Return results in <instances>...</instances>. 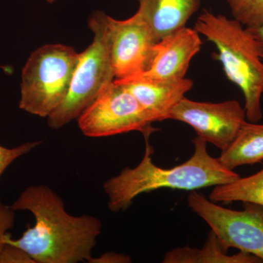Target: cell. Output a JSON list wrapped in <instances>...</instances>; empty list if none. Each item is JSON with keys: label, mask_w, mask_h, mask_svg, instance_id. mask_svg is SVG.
I'll list each match as a JSON object with an SVG mask.
<instances>
[{"label": "cell", "mask_w": 263, "mask_h": 263, "mask_svg": "<svg viewBox=\"0 0 263 263\" xmlns=\"http://www.w3.org/2000/svg\"><path fill=\"white\" fill-rule=\"evenodd\" d=\"M201 45L196 29L186 27L178 29L157 42L149 68L136 77L156 81L183 79Z\"/></svg>", "instance_id": "30bf717a"}, {"label": "cell", "mask_w": 263, "mask_h": 263, "mask_svg": "<svg viewBox=\"0 0 263 263\" xmlns=\"http://www.w3.org/2000/svg\"><path fill=\"white\" fill-rule=\"evenodd\" d=\"M133 262L129 255L117 252H106L100 257H91L88 261L89 263H130Z\"/></svg>", "instance_id": "ffe728a7"}, {"label": "cell", "mask_w": 263, "mask_h": 263, "mask_svg": "<svg viewBox=\"0 0 263 263\" xmlns=\"http://www.w3.org/2000/svg\"><path fill=\"white\" fill-rule=\"evenodd\" d=\"M55 1H56V0H46V2H48V3H54Z\"/></svg>", "instance_id": "7402d4cb"}, {"label": "cell", "mask_w": 263, "mask_h": 263, "mask_svg": "<svg viewBox=\"0 0 263 263\" xmlns=\"http://www.w3.org/2000/svg\"><path fill=\"white\" fill-rule=\"evenodd\" d=\"M79 56L62 44L46 45L32 52L22 70L19 108L49 117L68 92Z\"/></svg>", "instance_id": "5b68a950"}, {"label": "cell", "mask_w": 263, "mask_h": 263, "mask_svg": "<svg viewBox=\"0 0 263 263\" xmlns=\"http://www.w3.org/2000/svg\"><path fill=\"white\" fill-rule=\"evenodd\" d=\"M138 12L157 41L183 28L198 10L200 0H138Z\"/></svg>", "instance_id": "7c38bea8"}, {"label": "cell", "mask_w": 263, "mask_h": 263, "mask_svg": "<svg viewBox=\"0 0 263 263\" xmlns=\"http://www.w3.org/2000/svg\"><path fill=\"white\" fill-rule=\"evenodd\" d=\"M15 211L11 206L4 205L0 202V254L5 245V238L8 234V230L14 226Z\"/></svg>", "instance_id": "ac0fdd59"}, {"label": "cell", "mask_w": 263, "mask_h": 263, "mask_svg": "<svg viewBox=\"0 0 263 263\" xmlns=\"http://www.w3.org/2000/svg\"><path fill=\"white\" fill-rule=\"evenodd\" d=\"M169 119L186 123L207 143L224 150L247 122L245 108L232 100L221 103L197 102L183 98Z\"/></svg>", "instance_id": "ba28073f"}, {"label": "cell", "mask_w": 263, "mask_h": 263, "mask_svg": "<svg viewBox=\"0 0 263 263\" xmlns=\"http://www.w3.org/2000/svg\"><path fill=\"white\" fill-rule=\"evenodd\" d=\"M154 118L123 85L114 81L107 85L94 101L78 118L84 136L102 138L132 131L149 138Z\"/></svg>", "instance_id": "8992f818"}, {"label": "cell", "mask_w": 263, "mask_h": 263, "mask_svg": "<svg viewBox=\"0 0 263 263\" xmlns=\"http://www.w3.org/2000/svg\"><path fill=\"white\" fill-rule=\"evenodd\" d=\"M249 32L252 33L254 37L259 41L263 48V26L256 27V28H247Z\"/></svg>", "instance_id": "44dd1931"}, {"label": "cell", "mask_w": 263, "mask_h": 263, "mask_svg": "<svg viewBox=\"0 0 263 263\" xmlns=\"http://www.w3.org/2000/svg\"><path fill=\"white\" fill-rule=\"evenodd\" d=\"M187 202L192 211L209 224L224 249H237L263 260L262 205L243 202V210H232L196 190L190 193Z\"/></svg>", "instance_id": "52a82bcc"}, {"label": "cell", "mask_w": 263, "mask_h": 263, "mask_svg": "<svg viewBox=\"0 0 263 263\" xmlns=\"http://www.w3.org/2000/svg\"><path fill=\"white\" fill-rule=\"evenodd\" d=\"M211 230L202 248L185 247L169 251L164 255V263H262L263 260L253 254L240 252L229 255Z\"/></svg>", "instance_id": "5bb4252c"}, {"label": "cell", "mask_w": 263, "mask_h": 263, "mask_svg": "<svg viewBox=\"0 0 263 263\" xmlns=\"http://www.w3.org/2000/svg\"><path fill=\"white\" fill-rule=\"evenodd\" d=\"M144 138L146 148L141 162L133 168L125 167L103 183L108 209L112 212L127 210L138 195L159 189L194 191L226 184L240 178L234 171L226 168L219 159L209 155L208 143L200 137L193 139V156L183 164L168 169L154 163L149 138Z\"/></svg>", "instance_id": "7a4b0ae2"}, {"label": "cell", "mask_w": 263, "mask_h": 263, "mask_svg": "<svg viewBox=\"0 0 263 263\" xmlns=\"http://www.w3.org/2000/svg\"><path fill=\"white\" fill-rule=\"evenodd\" d=\"M41 143L42 141H41L27 142L12 148H6L0 145V177L7 167L16 159L27 155L31 151L37 148Z\"/></svg>", "instance_id": "e0dca14e"}, {"label": "cell", "mask_w": 263, "mask_h": 263, "mask_svg": "<svg viewBox=\"0 0 263 263\" xmlns=\"http://www.w3.org/2000/svg\"><path fill=\"white\" fill-rule=\"evenodd\" d=\"M115 80H126L149 68L158 41L149 26L136 12L126 20L107 17Z\"/></svg>", "instance_id": "9c48e42d"}, {"label": "cell", "mask_w": 263, "mask_h": 263, "mask_svg": "<svg viewBox=\"0 0 263 263\" xmlns=\"http://www.w3.org/2000/svg\"><path fill=\"white\" fill-rule=\"evenodd\" d=\"M107 17L101 11L95 12L89 17L88 24L94 33V39L80 53L65 98L47 118L52 129H60L78 119L102 90L115 80Z\"/></svg>", "instance_id": "277c9868"}, {"label": "cell", "mask_w": 263, "mask_h": 263, "mask_svg": "<svg viewBox=\"0 0 263 263\" xmlns=\"http://www.w3.org/2000/svg\"><path fill=\"white\" fill-rule=\"evenodd\" d=\"M0 263H36L25 251L6 243L0 254Z\"/></svg>", "instance_id": "d6986e66"}, {"label": "cell", "mask_w": 263, "mask_h": 263, "mask_svg": "<svg viewBox=\"0 0 263 263\" xmlns=\"http://www.w3.org/2000/svg\"><path fill=\"white\" fill-rule=\"evenodd\" d=\"M209 200L223 203L253 202L263 206V166L252 176L216 186L210 194Z\"/></svg>", "instance_id": "9a60e30c"}, {"label": "cell", "mask_w": 263, "mask_h": 263, "mask_svg": "<svg viewBox=\"0 0 263 263\" xmlns=\"http://www.w3.org/2000/svg\"><path fill=\"white\" fill-rule=\"evenodd\" d=\"M195 29L215 45L216 59L227 77L238 86L245 97L246 118L257 123L262 118L263 48L248 29L236 20L204 10Z\"/></svg>", "instance_id": "3957f363"}, {"label": "cell", "mask_w": 263, "mask_h": 263, "mask_svg": "<svg viewBox=\"0 0 263 263\" xmlns=\"http://www.w3.org/2000/svg\"><path fill=\"white\" fill-rule=\"evenodd\" d=\"M226 168L234 171L245 164L263 160V124L247 121L218 157Z\"/></svg>", "instance_id": "4fadbf2b"}, {"label": "cell", "mask_w": 263, "mask_h": 263, "mask_svg": "<svg viewBox=\"0 0 263 263\" xmlns=\"http://www.w3.org/2000/svg\"><path fill=\"white\" fill-rule=\"evenodd\" d=\"M114 81L123 85L136 98L155 122L169 119L173 109L194 85L193 81L187 78L156 81L136 77Z\"/></svg>", "instance_id": "8fae6325"}, {"label": "cell", "mask_w": 263, "mask_h": 263, "mask_svg": "<svg viewBox=\"0 0 263 263\" xmlns=\"http://www.w3.org/2000/svg\"><path fill=\"white\" fill-rule=\"evenodd\" d=\"M11 208L15 212L28 211L35 223L18 239H12L8 233L5 243L20 247L36 263H78L92 257L101 221L88 214L71 215L62 197L49 186H28Z\"/></svg>", "instance_id": "6da1fadb"}, {"label": "cell", "mask_w": 263, "mask_h": 263, "mask_svg": "<svg viewBox=\"0 0 263 263\" xmlns=\"http://www.w3.org/2000/svg\"><path fill=\"white\" fill-rule=\"evenodd\" d=\"M233 18L246 28L263 26V0H227Z\"/></svg>", "instance_id": "2e32d148"}]
</instances>
